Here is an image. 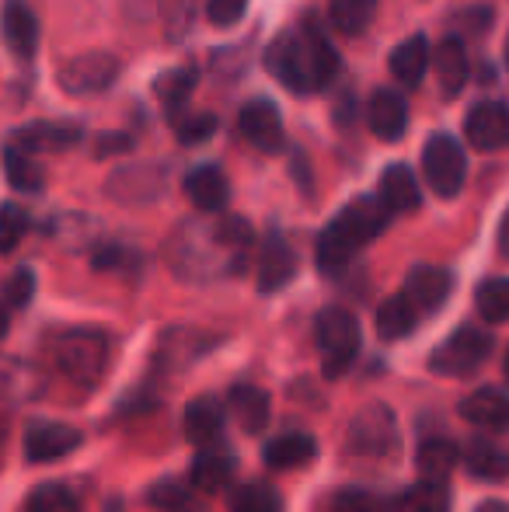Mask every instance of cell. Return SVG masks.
Returning a JSON list of instances; mask_svg holds the SVG:
<instances>
[{
    "mask_svg": "<svg viewBox=\"0 0 509 512\" xmlns=\"http://www.w3.org/2000/svg\"><path fill=\"white\" fill-rule=\"evenodd\" d=\"M255 234L241 216L189 220L175 230L168 244V262L182 279H217L245 269Z\"/></svg>",
    "mask_w": 509,
    "mask_h": 512,
    "instance_id": "6da1fadb",
    "label": "cell"
},
{
    "mask_svg": "<svg viewBox=\"0 0 509 512\" xmlns=\"http://www.w3.org/2000/svg\"><path fill=\"white\" fill-rule=\"evenodd\" d=\"M265 67L293 95H318L335 81L342 60L328 35L314 21H304L265 49Z\"/></svg>",
    "mask_w": 509,
    "mask_h": 512,
    "instance_id": "7a4b0ae2",
    "label": "cell"
},
{
    "mask_svg": "<svg viewBox=\"0 0 509 512\" xmlns=\"http://www.w3.org/2000/svg\"><path fill=\"white\" fill-rule=\"evenodd\" d=\"M391 213L381 206V199H356L328 223L318 234V248H314V258H318V269L325 276H339L349 262L356 258V251L367 248L374 237L384 234Z\"/></svg>",
    "mask_w": 509,
    "mask_h": 512,
    "instance_id": "3957f363",
    "label": "cell"
},
{
    "mask_svg": "<svg viewBox=\"0 0 509 512\" xmlns=\"http://www.w3.org/2000/svg\"><path fill=\"white\" fill-rule=\"evenodd\" d=\"M49 359L70 384L95 391L112 363V338L102 328H63L49 338Z\"/></svg>",
    "mask_w": 509,
    "mask_h": 512,
    "instance_id": "277c9868",
    "label": "cell"
},
{
    "mask_svg": "<svg viewBox=\"0 0 509 512\" xmlns=\"http://www.w3.org/2000/svg\"><path fill=\"white\" fill-rule=\"evenodd\" d=\"M314 342H318L325 377L339 380L360 356L363 328L356 321V314H349L346 307H325L314 317Z\"/></svg>",
    "mask_w": 509,
    "mask_h": 512,
    "instance_id": "5b68a950",
    "label": "cell"
},
{
    "mask_svg": "<svg viewBox=\"0 0 509 512\" xmlns=\"http://www.w3.org/2000/svg\"><path fill=\"white\" fill-rule=\"evenodd\" d=\"M492 356V335L482 328H457L440 349H433L429 356V370L440 373V377H471L485 359Z\"/></svg>",
    "mask_w": 509,
    "mask_h": 512,
    "instance_id": "8992f818",
    "label": "cell"
},
{
    "mask_svg": "<svg viewBox=\"0 0 509 512\" xmlns=\"http://www.w3.org/2000/svg\"><path fill=\"white\" fill-rule=\"evenodd\" d=\"M422 171H426V182L436 196L454 199L464 189V178H468L464 147L450 133L429 136V143L422 147Z\"/></svg>",
    "mask_w": 509,
    "mask_h": 512,
    "instance_id": "52a82bcc",
    "label": "cell"
},
{
    "mask_svg": "<svg viewBox=\"0 0 509 512\" xmlns=\"http://www.w3.org/2000/svg\"><path fill=\"white\" fill-rule=\"evenodd\" d=\"M398 422H394V411L387 405H367L360 415L349 425L346 446L356 457H374V460H387L398 453Z\"/></svg>",
    "mask_w": 509,
    "mask_h": 512,
    "instance_id": "ba28073f",
    "label": "cell"
},
{
    "mask_svg": "<svg viewBox=\"0 0 509 512\" xmlns=\"http://www.w3.org/2000/svg\"><path fill=\"white\" fill-rule=\"evenodd\" d=\"M116 77H119V60L112 53L74 56L60 70V84L67 95H102V91H109L116 84Z\"/></svg>",
    "mask_w": 509,
    "mask_h": 512,
    "instance_id": "9c48e42d",
    "label": "cell"
},
{
    "mask_svg": "<svg viewBox=\"0 0 509 512\" xmlns=\"http://www.w3.org/2000/svg\"><path fill=\"white\" fill-rule=\"evenodd\" d=\"M84 443L81 429L67 422H32L25 429V460L28 464H53L74 453Z\"/></svg>",
    "mask_w": 509,
    "mask_h": 512,
    "instance_id": "30bf717a",
    "label": "cell"
},
{
    "mask_svg": "<svg viewBox=\"0 0 509 512\" xmlns=\"http://www.w3.org/2000/svg\"><path fill=\"white\" fill-rule=\"evenodd\" d=\"M464 136L475 150L496 154L509 147V105L503 102H478L464 115Z\"/></svg>",
    "mask_w": 509,
    "mask_h": 512,
    "instance_id": "8fae6325",
    "label": "cell"
},
{
    "mask_svg": "<svg viewBox=\"0 0 509 512\" xmlns=\"http://www.w3.org/2000/svg\"><path fill=\"white\" fill-rule=\"evenodd\" d=\"M293 276H297V251L290 248V241L279 230H272V234H265L262 251H258V293L286 290Z\"/></svg>",
    "mask_w": 509,
    "mask_h": 512,
    "instance_id": "7c38bea8",
    "label": "cell"
},
{
    "mask_svg": "<svg viewBox=\"0 0 509 512\" xmlns=\"http://www.w3.org/2000/svg\"><path fill=\"white\" fill-rule=\"evenodd\" d=\"M401 293L412 300V307L419 310V314H433V310H440L450 300V293H454V272L443 269V265H415V269L408 272L405 290Z\"/></svg>",
    "mask_w": 509,
    "mask_h": 512,
    "instance_id": "4fadbf2b",
    "label": "cell"
},
{
    "mask_svg": "<svg viewBox=\"0 0 509 512\" xmlns=\"http://www.w3.org/2000/svg\"><path fill=\"white\" fill-rule=\"evenodd\" d=\"M238 129L255 150H262V154H276V150H283V143H286L283 115H279V108L272 102H265V98H258V102L241 108Z\"/></svg>",
    "mask_w": 509,
    "mask_h": 512,
    "instance_id": "5bb4252c",
    "label": "cell"
},
{
    "mask_svg": "<svg viewBox=\"0 0 509 512\" xmlns=\"http://www.w3.org/2000/svg\"><path fill=\"white\" fill-rule=\"evenodd\" d=\"M227 429V411L217 398H196L185 408V439L199 450H213V446L224 439Z\"/></svg>",
    "mask_w": 509,
    "mask_h": 512,
    "instance_id": "9a60e30c",
    "label": "cell"
},
{
    "mask_svg": "<svg viewBox=\"0 0 509 512\" xmlns=\"http://www.w3.org/2000/svg\"><path fill=\"white\" fill-rule=\"evenodd\" d=\"M81 143V126L77 122H28L14 133V147L28 154H53V150H70Z\"/></svg>",
    "mask_w": 509,
    "mask_h": 512,
    "instance_id": "2e32d148",
    "label": "cell"
},
{
    "mask_svg": "<svg viewBox=\"0 0 509 512\" xmlns=\"http://www.w3.org/2000/svg\"><path fill=\"white\" fill-rule=\"evenodd\" d=\"M0 32L14 56H32L39 46V21L28 0H4L0 7Z\"/></svg>",
    "mask_w": 509,
    "mask_h": 512,
    "instance_id": "e0dca14e",
    "label": "cell"
},
{
    "mask_svg": "<svg viewBox=\"0 0 509 512\" xmlns=\"http://www.w3.org/2000/svg\"><path fill=\"white\" fill-rule=\"evenodd\" d=\"M185 196L192 199L199 213H220L231 199V182L217 164H203V168H192L185 175Z\"/></svg>",
    "mask_w": 509,
    "mask_h": 512,
    "instance_id": "ac0fdd59",
    "label": "cell"
},
{
    "mask_svg": "<svg viewBox=\"0 0 509 512\" xmlns=\"http://www.w3.org/2000/svg\"><path fill=\"white\" fill-rule=\"evenodd\" d=\"M377 199L387 213H412L422 203V189L415 182L412 168L408 164H391V168L381 175V185H377Z\"/></svg>",
    "mask_w": 509,
    "mask_h": 512,
    "instance_id": "d6986e66",
    "label": "cell"
},
{
    "mask_svg": "<svg viewBox=\"0 0 509 512\" xmlns=\"http://www.w3.org/2000/svg\"><path fill=\"white\" fill-rule=\"evenodd\" d=\"M457 411H461L464 422L482 425V429H509V394L499 391V387H482V391L468 394Z\"/></svg>",
    "mask_w": 509,
    "mask_h": 512,
    "instance_id": "ffe728a7",
    "label": "cell"
},
{
    "mask_svg": "<svg viewBox=\"0 0 509 512\" xmlns=\"http://www.w3.org/2000/svg\"><path fill=\"white\" fill-rule=\"evenodd\" d=\"M314 457H318V439L311 432L293 429L265 443V464L276 471H297V467L311 464Z\"/></svg>",
    "mask_w": 509,
    "mask_h": 512,
    "instance_id": "44dd1931",
    "label": "cell"
},
{
    "mask_svg": "<svg viewBox=\"0 0 509 512\" xmlns=\"http://www.w3.org/2000/svg\"><path fill=\"white\" fill-rule=\"evenodd\" d=\"M234 474H238V460L220 450H203L189 467L192 488L203 495H217V492H224V488H231Z\"/></svg>",
    "mask_w": 509,
    "mask_h": 512,
    "instance_id": "7402d4cb",
    "label": "cell"
},
{
    "mask_svg": "<svg viewBox=\"0 0 509 512\" xmlns=\"http://www.w3.org/2000/svg\"><path fill=\"white\" fill-rule=\"evenodd\" d=\"M367 122H370V129H374V136H381V140H387V143L401 140L408 129L405 98H401L398 91H387V88L377 91L367 105Z\"/></svg>",
    "mask_w": 509,
    "mask_h": 512,
    "instance_id": "603a6c76",
    "label": "cell"
},
{
    "mask_svg": "<svg viewBox=\"0 0 509 512\" xmlns=\"http://www.w3.org/2000/svg\"><path fill=\"white\" fill-rule=\"evenodd\" d=\"M433 70L436 77H440V91L447 98L461 95L464 84H468V53H464V42L457 39V35H447V39L440 42V46L433 49Z\"/></svg>",
    "mask_w": 509,
    "mask_h": 512,
    "instance_id": "cb8c5ba5",
    "label": "cell"
},
{
    "mask_svg": "<svg viewBox=\"0 0 509 512\" xmlns=\"http://www.w3.org/2000/svg\"><path fill=\"white\" fill-rule=\"evenodd\" d=\"M429 63H433V49H429L426 35H412L391 53V74L398 77L405 88H419L426 77Z\"/></svg>",
    "mask_w": 509,
    "mask_h": 512,
    "instance_id": "d4e9b609",
    "label": "cell"
},
{
    "mask_svg": "<svg viewBox=\"0 0 509 512\" xmlns=\"http://www.w3.org/2000/svg\"><path fill=\"white\" fill-rule=\"evenodd\" d=\"M227 411L238 418V425L245 432H262L269 425V394L255 384H238L227 394Z\"/></svg>",
    "mask_w": 509,
    "mask_h": 512,
    "instance_id": "484cf974",
    "label": "cell"
},
{
    "mask_svg": "<svg viewBox=\"0 0 509 512\" xmlns=\"http://www.w3.org/2000/svg\"><path fill=\"white\" fill-rule=\"evenodd\" d=\"M126 185H133V189H129L119 203H126V206L147 203V199H154L157 192H161L164 171L154 168V164H133V168H119L116 175H112V182H109V192H119V189H126Z\"/></svg>",
    "mask_w": 509,
    "mask_h": 512,
    "instance_id": "4316f807",
    "label": "cell"
},
{
    "mask_svg": "<svg viewBox=\"0 0 509 512\" xmlns=\"http://www.w3.org/2000/svg\"><path fill=\"white\" fill-rule=\"evenodd\" d=\"M457 460H461L457 443L454 439H443V436L422 439L419 453H415V467H419L422 481H447L450 471L457 467Z\"/></svg>",
    "mask_w": 509,
    "mask_h": 512,
    "instance_id": "83f0119b",
    "label": "cell"
},
{
    "mask_svg": "<svg viewBox=\"0 0 509 512\" xmlns=\"http://www.w3.org/2000/svg\"><path fill=\"white\" fill-rule=\"evenodd\" d=\"M419 310L412 307V300L405 297V293H394V297H387L381 307H377V335L384 338V342H401V338H408L415 331V324H419Z\"/></svg>",
    "mask_w": 509,
    "mask_h": 512,
    "instance_id": "f1b7e54d",
    "label": "cell"
},
{
    "mask_svg": "<svg viewBox=\"0 0 509 512\" xmlns=\"http://www.w3.org/2000/svg\"><path fill=\"white\" fill-rule=\"evenodd\" d=\"M461 457H464L468 474H475V478H482V481L509 478V450H503V446L485 443V439H471Z\"/></svg>",
    "mask_w": 509,
    "mask_h": 512,
    "instance_id": "f546056e",
    "label": "cell"
},
{
    "mask_svg": "<svg viewBox=\"0 0 509 512\" xmlns=\"http://www.w3.org/2000/svg\"><path fill=\"white\" fill-rule=\"evenodd\" d=\"M231 512H283V495L265 481H241L227 492Z\"/></svg>",
    "mask_w": 509,
    "mask_h": 512,
    "instance_id": "4dcf8cb0",
    "label": "cell"
},
{
    "mask_svg": "<svg viewBox=\"0 0 509 512\" xmlns=\"http://www.w3.org/2000/svg\"><path fill=\"white\" fill-rule=\"evenodd\" d=\"M147 502L161 512H206V502L192 485H178V481H154L147 488Z\"/></svg>",
    "mask_w": 509,
    "mask_h": 512,
    "instance_id": "1f68e13d",
    "label": "cell"
},
{
    "mask_svg": "<svg viewBox=\"0 0 509 512\" xmlns=\"http://www.w3.org/2000/svg\"><path fill=\"white\" fill-rule=\"evenodd\" d=\"M4 175L18 192H42V185H46V171H42V164L21 147L4 150Z\"/></svg>",
    "mask_w": 509,
    "mask_h": 512,
    "instance_id": "d6a6232c",
    "label": "cell"
},
{
    "mask_svg": "<svg viewBox=\"0 0 509 512\" xmlns=\"http://www.w3.org/2000/svg\"><path fill=\"white\" fill-rule=\"evenodd\" d=\"M196 81H199L196 67H192V63H185V67H175V70H168V74H161V81L154 84V91H157V98H161V105L175 115L178 108L192 98Z\"/></svg>",
    "mask_w": 509,
    "mask_h": 512,
    "instance_id": "836d02e7",
    "label": "cell"
},
{
    "mask_svg": "<svg viewBox=\"0 0 509 512\" xmlns=\"http://www.w3.org/2000/svg\"><path fill=\"white\" fill-rule=\"evenodd\" d=\"M398 512H450L447 481H415L398 499Z\"/></svg>",
    "mask_w": 509,
    "mask_h": 512,
    "instance_id": "e575fe53",
    "label": "cell"
},
{
    "mask_svg": "<svg viewBox=\"0 0 509 512\" xmlns=\"http://www.w3.org/2000/svg\"><path fill=\"white\" fill-rule=\"evenodd\" d=\"M377 11V0H328V14H332V25L342 35H360L370 28Z\"/></svg>",
    "mask_w": 509,
    "mask_h": 512,
    "instance_id": "d590c367",
    "label": "cell"
},
{
    "mask_svg": "<svg viewBox=\"0 0 509 512\" xmlns=\"http://www.w3.org/2000/svg\"><path fill=\"white\" fill-rule=\"evenodd\" d=\"M25 512H81V499L63 481H46V485L28 492Z\"/></svg>",
    "mask_w": 509,
    "mask_h": 512,
    "instance_id": "8d00e7d4",
    "label": "cell"
},
{
    "mask_svg": "<svg viewBox=\"0 0 509 512\" xmlns=\"http://www.w3.org/2000/svg\"><path fill=\"white\" fill-rule=\"evenodd\" d=\"M475 307L489 324L509 321V279L506 276L485 279V283L475 290Z\"/></svg>",
    "mask_w": 509,
    "mask_h": 512,
    "instance_id": "74e56055",
    "label": "cell"
},
{
    "mask_svg": "<svg viewBox=\"0 0 509 512\" xmlns=\"http://www.w3.org/2000/svg\"><path fill=\"white\" fill-rule=\"evenodd\" d=\"M28 230V213L14 203L0 206V255H11Z\"/></svg>",
    "mask_w": 509,
    "mask_h": 512,
    "instance_id": "f35d334b",
    "label": "cell"
},
{
    "mask_svg": "<svg viewBox=\"0 0 509 512\" xmlns=\"http://www.w3.org/2000/svg\"><path fill=\"white\" fill-rule=\"evenodd\" d=\"M332 509L335 512H387V506L367 488H339L332 495Z\"/></svg>",
    "mask_w": 509,
    "mask_h": 512,
    "instance_id": "ab89813d",
    "label": "cell"
},
{
    "mask_svg": "<svg viewBox=\"0 0 509 512\" xmlns=\"http://www.w3.org/2000/svg\"><path fill=\"white\" fill-rule=\"evenodd\" d=\"M95 269L98 272H136L140 269V255L133 248H123V244H109L95 255Z\"/></svg>",
    "mask_w": 509,
    "mask_h": 512,
    "instance_id": "60d3db41",
    "label": "cell"
},
{
    "mask_svg": "<svg viewBox=\"0 0 509 512\" xmlns=\"http://www.w3.org/2000/svg\"><path fill=\"white\" fill-rule=\"evenodd\" d=\"M32 297H35V272L21 265V269H14L11 279L4 283V304L25 307V304H32Z\"/></svg>",
    "mask_w": 509,
    "mask_h": 512,
    "instance_id": "b9f144b4",
    "label": "cell"
},
{
    "mask_svg": "<svg viewBox=\"0 0 509 512\" xmlns=\"http://www.w3.org/2000/svg\"><path fill=\"white\" fill-rule=\"evenodd\" d=\"M213 133H217V119L210 112L189 115V119L178 122V140L182 143H206Z\"/></svg>",
    "mask_w": 509,
    "mask_h": 512,
    "instance_id": "7bdbcfd3",
    "label": "cell"
},
{
    "mask_svg": "<svg viewBox=\"0 0 509 512\" xmlns=\"http://www.w3.org/2000/svg\"><path fill=\"white\" fill-rule=\"evenodd\" d=\"M245 11H248V0H210V4H206L210 21H213V25H220V28L238 25V21L245 18Z\"/></svg>",
    "mask_w": 509,
    "mask_h": 512,
    "instance_id": "ee69618b",
    "label": "cell"
},
{
    "mask_svg": "<svg viewBox=\"0 0 509 512\" xmlns=\"http://www.w3.org/2000/svg\"><path fill=\"white\" fill-rule=\"evenodd\" d=\"M123 7L133 21H150L157 11H161V0H123Z\"/></svg>",
    "mask_w": 509,
    "mask_h": 512,
    "instance_id": "f6af8a7d",
    "label": "cell"
},
{
    "mask_svg": "<svg viewBox=\"0 0 509 512\" xmlns=\"http://www.w3.org/2000/svg\"><path fill=\"white\" fill-rule=\"evenodd\" d=\"M129 147H133L129 136H102V140H98V154H119V150H129Z\"/></svg>",
    "mask_w": 509,
    "mask_h": 512,
    "instance_id": "bcb514c9",
    "label": "cell"
},
{
    "mask_svg": "<svg viewBox=\"0 0 509 512\" xmlns=\"http://www.w3.org/2000/svg\"><path fill=\"white\" fill-rule=\"evenodd\" d=\"M499 251L509 258V209H506V216H503V223H499Z\"/></svg>",
    "mask_w": 509,
    "mask_h": 512,
    "instance_id": "7dc6e473",
    "label": "cell"
},
{
    "mask_svg": "<svg viewBox=\"0 0 509 512\" xmlns=\"http://www.w3.org/2000/svg\"><path fill=\"white\" fill-rule=\"evenodd\" d=\"M475 512H509V506L506 502H496V499H489V502H482Z\"/></svg>",
    "mask_w": 509,
    "mask_h": 512,
    "instance_id": "c3c4849f",
    "label": "cell"
},
{
    "mask_svg": "<svg viewBox=\"0 0 509 512\" xmlns=\"http://www.w3.org/2000/svg\"><path fill=\"white\" fill-rule=\"evenodd\" d=\"M7 328H11V314H7V304H0V342L7 338Z\"/></svg>",
    "mask_w": 509,
    "mask_h": 512,
    "instance_id": "681fc988",
    "label": "cell"
},
{
    "mask_svg": "<svg viewBox=\"0 0 509 512\" xmlns=\"http://www.w3.org/2000/svg\"><path fill=\"white\" fill-rule=\"evenodd\" d=\"M4 443H7V425H4V418H0V450H4Z\"/></svg>",
    "mask_w": 509,
    "mask_h": 512,
    "instance_id": "f907efd6",
    "label": "cell"
},
{
    "mask_svg": "<svg viewBox=\"0 0 509 512\" xmlns=\"http://www.w3.org/2000/svg\"><path fill=\"white\" fill-rule=\"evenodd\" d=\"M506 67H509V39H506Z\"/></svg>",
    "mask_w": 509,
    "mask_h": 512,
    "instance_id": "816d5d0a",
    "label": "cell"
},
{
    "mask_svg": "<svg viewBox=\"0 0 509 512\" xmlns=\"http://www.w3.org/2000/svg\"><path fill=\"white\" fill-rule=\"evenodd\" d=\"M506 377H509V352H506Z\"/></svg>",
    "mask_w": 509,
    "mask_h": 512,
    "instance_id": "f5cc1de1",
    "label": "cell"
}]
</instances>
